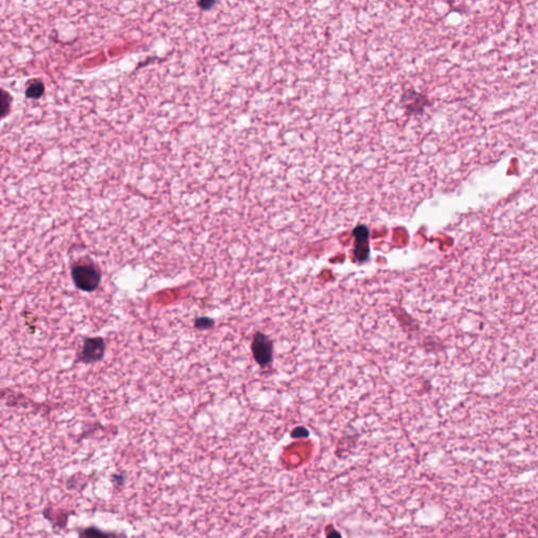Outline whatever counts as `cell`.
Returning a JSON list of instances; mask_svg holds the SVG:
<instances>
[{
	"label": "cell",
	"instance_id": "obj_1",
	"mask_svg": "<svg viewBox=\"0 0 538 538\" xmlns=\"http://www.w3.org/2000/svg\"><path fill=\"white\" fill-rule=\"evenodd\" d=\"M71 275L76 287L86 293L97 289L101 282L100 269L89 260L77 261L72 266Z\"/></svg>",
	"mask_w": 538,
	"mask_h": 538
},
{
	"label": "cell",
	"instance_id": "obj_3",
	"mask_svg": "<svg viewBox=\"0 0 538 538\" xmlns=\"http://www.w3.org/2000/svg\"><path fill=\"white\" fill-rule=\"evenodd\" d=\"M252 353L257 364L266 366L273 358V343L261 332H256L252 341Z\"/></svg>",
	"mask_w": 538,
	"mask_h": 538
},
{
	"label": "cell",
	"instance_id": "obj_8",
	"mask_svg": "<svg viewBox=\"0 0 538 538\" xmlns=\"http://www.w3.org/2000/svg\"><path fill=\"white\" fill-rule=\"evenodd\" d=\"M80 538H110V535L95 528H88L82 531Z\"/></svg>",
	"mask_w": 538,
	"mask_h": 538
},
{
	"label": "cell",
	"instance_id": "obj_7",
	"mask_svg": "<svg viewBox=\"0 0 538 538\" xmlns=\"http://www.w3.org/2000/svg\"><path fill=\"white\" fill-rule=\"evenodd\" d=\"M0 100H2V118H6L11 111V106H12L13 103V97L11 96V94L7 92L6 89H2V97H0Z\"/></svg>",
	"mask_w": 538,
	"mask_h": 538
},
{
	"label": "cell",
	"instance_id": "obj_4",
	"mask_svg": "<svg viewBox=\"0 0 538 538\" xmlns=\"http://www.w3.org/2000/svg\"><path fill=\"white\" fill-rule=\"evenodd\" d=\"M369 228L366 225H358L353 229L354 256L358 262H365L370 253Z\"/></svg>",
	"mask_w": 538,
	"mask_h": 538
},
{
	"label": "cell",
	"instance_id": "obj_2",
	"mask_svg": "<svg viewBox=\"0 0 538 538\" xmlns=\"http://www.w3.org/2000/svg\"><path fill=\"white\" fill-rule=\"evenodd\" d=\"M105 352V343L101 338H87L83 341L79 360L85 364L100 361Z\"/></svg>",
	"mask_w": 538,
	"mask_h": 538
},
{
	"label": "cell",
	"instance_id": "obj_9",
	"mask_svg": "<svg viewBox=\"0 0 538 538\" xmlns=\"http://www.w3.org/2000/svg\"><path fill=\"white\" fill-rule=\"evenodd\" d=\"M197 5L199 6L201 10L207 11V10H210L214 6H216L217 3L214 2V0H202V2H198Z\"/></svg>",
	"mask_w": 538,
	"mask_h": 538
},
{
	"label": "cell",
	"instance_id": "obj_6",
	"mask_svg": "<svg viewBox=\"0 0 538 538\" xmlns=\"http://www.w3.org/2000/svg\"><path fill=\"white\" fill-rule=\"evenodd\" d=\"M44 91H46V86L44 83L39 79H34L29 82L27 89H26V96L29 99H39Z\"/></svg>",
	"mask_w": 538,
	"mask_h": 538
},
{
	"label": "cell",
	"instance_id": "obj_5",
	"mask_svg": "<svg viewBox=\"0 0 538 538\" xmlns=\"http://www.w3.org/2000/svg\"><path fill=\"white\" fill-rule=\"evenodd\" d=\"M401 103L407 109L408 114H421L424 111V108L429 104L427 98L414 91H408L404 94Z\"/></svg>",
	"mask_w": 538,
	"mask_h": 538
}]
</instances>
